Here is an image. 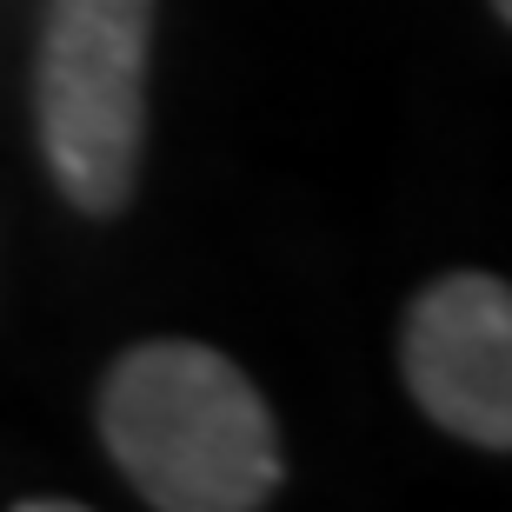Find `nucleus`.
I'll list each match as a JSON object with an SVG mask.
<instances>
[{
  "label": "nucleus",
  "mask_w": 512,
  "mask_h": 512,
  "mask_svg": "<svg viewBox=\"0 0 512 512\" xmlns=\"http://www.w3.org/2000/svg\"><path fill=\"white\" fill-rule=\"evenodd\" d=\"M100 446L153 512H260L286 459L247 366L200 340L127 346L94 399Z\"/></svg>",
  "instance_id": "obj_1"
},
{
  "label": "nucleus",
  "mask_w": 512,
  "mask_h": 512,
  "mask_svg": "<svg viewBox=\"0 0 512 512\" xmlns=\"http://www.w3.org/2000/svg\"><path fill=\"white\" fill-rule=\"evenodd\" d=\"M493 20L506 27V20H512V0H493Z\"/></svg>",
  "instance_id": "obj_4"
},
{
  "label": "nucleus",
  "mask_w": 512,
  "mask_h": 512,
  "mask_svg": "<svg viewBox=\"0 0 512 512\" xmlns=\"http://www.w3.org/2000/svg\"><path fill=\"white\" fill-rule=\"evenodd\" d=\"M160 0H47L34 40V133L60 200L127 213L147 160V67Z\"/></svg>",
  "instance_id": "obj_2"
},
{
  "label": "nucleus",
  "mask_w": 512,
  "mask_h": 512,
  "mask_svg": "<svg viewBox=\"0 0 512 512\" xmlns=\"http://www.w3.org/2000/svg\"><path fill=\"white\" fill-rule=\"evenodd\" d=\"M399 373L433 426L466 446H512V286L499 273H439L399 320Z\"/></svg>",
  "instance_id": "obj_3"
}]
</instances>
